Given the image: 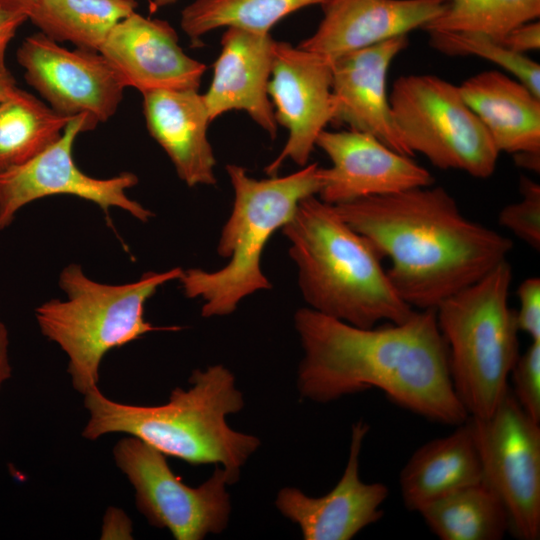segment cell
Returning <instances> with one entry per match:
<instances>
[{"instance_id":"obj_1","label":"cell","mask_w":540,"mask_h":540,"mask_svg":"<svg viewBox=\"0 0 540 540\" xmlns=\"http://www.w3.org/2000/svg\"><path fill=\"white\" fill-rule=\"evenodd\" d=\"M294 325L304 351L298 369L302 397L328 403L377 388L429 421L458 426L469 418L452 384L435 309L415 310L402 323L362 328L304 307Z\"/></svg>"},{"instance_id":"obj_2","label":"cell","mask_w":540,"mask_h":540,"mask_svg":"<svg viewBox=\"0 0 540 540\" xmlns=\"http://www.w3.org/2000/svg\"><path fill=\"white\" fill-rule=\"evenodd\" d=\"M391 266L387 275L413 309H436L507 260L513 242L467 218L441 186L334 205Z\"/></svg>"},{"instance_id":"obj_3","label":"cell","mask_w":540,"mask_h":540,"mask_svg":"<svg viewBox=\"0 0 540 540\" xmlns=\"http://www.w3.org/2000/svg\"><path fill=\"white\" fill-rule=\"evenodd\" d=\"M188 389L176 387L165 404L138 406L107 398L97 387L84 395L89 419L82 435L88 440L111 433L136 437L191 465L215 464L239 480L241 468L260 446L256 436L233 430L229 414L244 406L233 373L223 365L195 369Z\"/></svg>"},{"instance_id":"obj_4","label":"cell","mask_w":540,"mask_h":540,"mask_svg":"<svg viewBox=\"0 0 540 540\" xmlns=\"http://www.w3.org/2000/svg\"><path fill=\"white\" fill-rule=\"evenodd\" d=\"M281 229L309 308L362 328L402 323L414 313L393 287L380 254L334 205L306 197Z\"/></svg>"},{"instance_id":"obj_5","label":"cell","mask_w":540,"mask_h":540,"mask_svg":"<svg viewBox=\"0 0 540 540\" xmlns=\"http://www.w3.org/2000/svg\"><path fill=\"white\" fill-rule=\"evenodd\" d=\"M318 171V164L312 163L289 175L256 179L240 165H226L234 201L217 253L229 261L215 271L183 270L178 279L186 297L202 299L203 317L229 315L247 296L271 289L261 268L264 248L291 219L300 201L318 194Z\"/></svg>"},{"instance_id":"obj_6","label":"cell","mask_w":540,"mask_h":540,"mask_svg":"<svg viewBox=\"0 0 540 540\" xmlns=\"http://www.w3.org/2000/svg\"><path fill=\"white\" fill-rule=\"evenodd\" d=\"M183 269L146 272L136 281L112 285L90 279L78 264L65 267L59 286L65 300L52 299L35 310L42 334L68 357L74 389L85 395L97 387L105 354L152 331H176L145 320V303L163 284L178 280Z\"/></svg>"},{"instance_id":"obj_7","label":"cell","mask_w":540,"mask_h":540,"mask_svg":"<svg viewBox=\"0 0 540 540\" xmlns=\"http://www.w3.org/2000/svg\"><path fill=\"white\" fill-rule=\"evenodd\" d=\"M512 279L504 260L435 309L452 384L469 417L493 413L520 354L516 314L508 305Z\"/></svg>"},{"instance_id":"obj_8","label":"cell","mask_w":540,"mask_h":540,"mask_svg":"<svg viewBox=\"0 0 540 540\" xmlns=\"http://www.w3.org/2000/svg\"><path fill=\"white\" fill-rule=\"evenodd\" d=\"M393 121L411 155L435 167L490 177L499 151L459 86L435 75L398 77L389 94Z\"/></svg>"},{"instance_id":"obj_9","label":"cell","mask_w":540,"mask_h":540,"mask_svg":"<svg viewBox=\"0 0 540 540\" xmlns=\"http://www.w3.org/2000/svg\"><path fill=\"white\" fill-rule=\"evenodd\" d=\"M113 456L135 489L138 510L152 526L169 530L176 540H201L227 527L231 503L226 486L231 480L222 467L216 465L205 482L191 487L173 473L164 454L136 437L118 441Z\"/></svg>"},{"instance_id":"obj_10","label":"cell","mask_w":540,"mask_h":540,"mask_svg":"<svg viewBox=\"0 0 540 540\" xmlns=\"http://www.w3.org/2000/svg\"><path fill=\"white\" fill-rule=\"evenodd\" d=\"M483 482L503 503L509 531L540 538V423L521 408L510 388L491 415L469 417Z\"/></svg>"},{"instance_id":"obj_11","label":"cell","mask_w":540,"mask_h":540,"mask_svg":"<svg viewBox=\"0 0 540 540\" xmlns=\"http://www.w3.org/2000/svg\"><path fill=\"white\" fill-rule=\"evenodd\" d=\"M16 57L44 102L64 116L86 117L89 131L118 110L126 86L99 51L71 50L37 32L23 40Z\"/></svg>"},{"instance_id":"obj_12","label":"cell","mask_w":540,"mask_h":540,"mask_svg":"<svg viewBox=\"0 0 540 540\" xmlns=\"http://www.w3.org/2000/svg\"><path fill=\"white\" fill-rule=\"evenodd\" d=\"M84 116L73 118L60 138L29 161L0 172V231L15 219L25 205L52 195H72L96 204L109 215L117 207L141 222L153 213L130 199L127 190L138 183L131 172L99 179L81 171L73 159V145L77 136L87 132Z\"/></svg>"},{"instance_id":"obj_13","label":"cell","mask_w":540,"mask_h":540,"mask_svg":"<svg viewBox=\"0 0 540 540\" xmlns=\"http://www.w3.org/2000/svg\"><path fill=\"white\" fill-rule=\"evenodd\" d=\"M268 94L278 126L288 131L281 152L265 168L267 175L274 176L288 159L307 165L319 134L332 122L331 60L276 41Z\"/></svg>"},{"instance_id":"obj_14","label":"cell","mask_w":540,"mask_h":540,"mask_svg":"<svg viewBox=\"0 0 540 540\" xmlns=\"http://www.w3.org/2000/svg\"><path fill=\"white\" fill-rule=\"evenodd\" d=\"M331 166L319 167L318 197L332 205L433 185L429 170L378 140L355 130H323L317 140Z\"/></svg>"},{"instance_id":"obj_15","label":"cell","mask_w":540,"mask_h":540,"mask_svg":"<svg viewBox=\"0 0 540 540\" xmlns=\"http://www.w3.org/2000/svg\"><path fill=\"white\" fill-rule=\"evenodd\" d=\"M368 424H353L349 456L343 475L326 495L310 497L295 487L282 488L276 507L296 523L305 540H350L383 516L388 487L365 483L360 477V453Z\"/></svg>"},{"instance_id":"obj_16","label":"cell","mask_w":540,"mask_h":540,"mask_svg":"<svg viewBox=\"0 0 540 540\" xmlns=\"http://www.w3.org/2000/svg\"><path fill=\"white\" fill-rule=\"evenodd\" d=\"M99 52L126 88L141 94L156 90H199L206 66L188 56L168 21L136 13L117 23Z\"/></svg>"},{"instance_id":"obj_17","label":"cell","mask_w":540,"mask_h":540,"mask_svg":"<svg viewBox=\"0 0 540 540\" xmlns=\"http://www.w3.org/2000/svg\"><path fill=\"white\" fill-rule=\"evenodd\" d=\"M407 45L408 37L402 35L331 60L332 122L371 134L389 148L412 156L395 127L387 93L389 67Z\"/></svg>"},{"instance_id":"obj_18","label":"cell","mask_w":540,"mask_h":540,"mask_svg":"<svg viewBox=\"0 0 540 540\" xmlns=\"http://www.w3.org/2000/svg\"><path fill=\"white\" fill-rule=\"evenodd\" d=\"M274 40L270 33L227 27L204 102L211 122L229 111H243L272 139L278 124L268 94Z\"/></svg>"},{"instance_id":"obj_19","label":"cell","mask_w":540,"mask_h":540,"mask_svg":"<svg viewBox=\"0 0 540 540\" xmlns=\"http://www.w3.org/2000/svg\"><path fill=\"white\" fill-rule=\"evenodd\" d=\"M448 0H327L315 32L297 46L333 60L424 28Z\"/></svg>"},{"instance_id":"obj_20","label":"cell","mask_w":540,"mask_h":540,"mask_svg":"<svg viewBox=\"0 0 540 540\" xmlns=\"http://www.w3.org/2000/svg\"><path fill=\"white\" fill-rule=\"evenodd\" d=\"M142 96L148 132L166 152L179 178L189 187L216 184V159L208 139L211 120L203 94L185 89Z\"/></svg>"},{"instance_id":"obj_21","label":"cell","mask_w":540,"mask_h":540,"mask_svg":"<svg viewBox=\"0 0 540 540\" xmlns=\"http://www.w3.org/2000/svg\"><path fill=\"white\" fill-rule=\"evenodd\" d=\"M497 150L540 152V97L498 70L478 73L459 85Z\"/></svg>"},{"instance_id":"obj_22","label":"cell","mask_w":540,"mask_h":540,"mask_svg":"<svg viewBox=\"0 0 540 540\" xmlns=\"http://www.w3.org/2000/svg\"><path fill=\"white\" fill-rule=\"evenodd\" d=\"M481 481V459L469 418L451 434L430 440L415 450L399 475L403 503L416 512L455 490Z\"/></svg>"},{"instance_id":"obj_23","label":"cell","mask_w":540,"mask_h":540,"mask_svg":"<svg viewBox=\"0 0 540 540\" xmlns=\"http://www.w3.org/2000/svg\"><path fill=\"white\" fill-rule=\"evenodd\" d=\"M418 513L441 540H500L509 531L503 503L483 481L455 490Z\"/></svg>"},{"instance_id":"obj_24","label":"cell","mask_w":540,"mask_h":540,"mask_svg":"<svg viewBox=\"0 0 540 540\" xmlns=\"http://www.w3.org/2000/svg\"><path fill=\"white\" fill-rule=\"evenodd\" d=\"M136 7V0H41L28 20L58 43L99 51L113 27Z\"/></svg>"},{"instance_id":"obj_25","label":"cell","mask_w":540,"mask_h":540,"mask_svg":"<svg viewBox=\"0 0 540 540\" xmlns=\"http://www.w3.org/2000/svg\"><path fill=\"white\" fill-rule=\"evenodd\" d=\"M73 118L17 86L0 104V172L19 166L62 135Z\"/></svg>"},{"instance_id":"obj_26","label":"cell","mask_w":540,"mask_h":540,"mask_svg":"<svg viewBox=\"0 0 540 540\" xmlns=\"http://www.w3.org/2000/svg\"><path fill=\"white\" fill-rule=\"evenodd\" d=\"M327 0H194L180 15V26L198 46L201 38L218 28L238 27L270 33L286 16L305 7L323 5Z\"/></svg>"},{"instance_id":"obj_27","label":"cell","mask_w":540,"mask_h":540,"mask_svg":"<svg viewBox=\"0 0 540 540\" xmlns=\"http://www.w3.org/2000/svg\"><path fill=\"white\" fill-rule=\"evenodd\" d=\"M540 17V0H448L423 29L487 36L500 42L514 28Z\"/></svg>"},{"instance_id":"obj_28","label":"cell","mask_w":540,"mask_h":540,"mask_svg":"<svg viewBox=\"0 0 540 540\" xmlns=\"http://www.w3.org/2000/svg\"><path fill=\"white\" fill-rule=\"evenodd\" d=\"M429 44L447 55H474L505 69L540 97V65L487 36L474 33L430 31Z\"/></svg>"},{"instance_id":"obj_29","label":"cell","mask_w":540,"mask_h":540,"mask_svg":"<svg viewBox=\"0 0 540 540\" xmlns=\"http://www.w3.org/2000/svg\"><path fill=\"white\" fill-rule=\"evenodd\" d=\"M522 199L502 208L499 224L534 250L540 249V186L528 177L520 179Z\"/></svg>"},{"instance_id":"obj_30","label":"cell","mask_w":540,"mask_h":540,"mask_svg":"<svg viewBox=\"0 0 540 540\" xmlns=\"http://www.w3.org/2000/svg\"><path fill=\"white\" fill-rule=\"evenodd\" d=\"M510 375L515 399L531 419L540 423V340L531 341L519 354Z\"/></svg>"},{"instance_id":"obj_31","label":"cell","mask_w":540,"mask_h":540,"mask_svg":"<svg viewBox=\"0 0 540 540\" xmlns=\"http://www.w3.org/2000/svg\"><path fill=\"white\" fill-rule=\"evenodd\" d=\"M519 309L515 311L519 331L531 341L540 340V278L529 277L517 289Z\"/></svg>"},{"instance_id":"obj_32","label":"cell","mask_w":540,"mask_h":540,"mask_svg":"<svg viewBox=\"0 0 540 540\" xmlns=\"http://www.w3.org/2000/svg\"><path fill=\"white\" fill-rule=\"evenodd\" d=\"M507 49L524 54L540 48V22L535 20L510 31L501 41Z\"/></svg>"},{"instance_id":"obj_33","label":"cell","mask_w":540,"mask_h":540,"mask_svg":"<svg viewBox=\"0 0 540 540\" xmlns=\"http://www.w3.org/2000/svg\"><path fill=\"white\" fill-rule=\"evenodd\" d=\"M28 17L0 0V71L8 70L5 63L9 43L15 37L20 26Z\"/></svg>"},{"instance_id":"obj_34","label":"cell","mask_w":540,"mask_h":540,"mask_svg":"<svg viewBox=\"0 0 540 540\" xmlns=\"http://www.w3.org/2000/svg\"><path fill=\"white\" fill-rule=\"evenodd\" d=\"M133 525L124 511L109 507L103 518L101 539H132Z\"/></svg>"},{"instance_id":"obj_35","label":"cell","mask_w":540,"mask_h":540,"mask_svg":"<svg viewBox=\"0 0 540 540\" xmlns=\"http://www.w3.org/2000/svg\"><path fill=\"white\" fill-rule=\"evenodd\" d=\"M8 345V331L5 324L0 319V389L3 383L12 376V367L8 356Z\"/></svg>"},{"instance_id":"obj_36","label":"cell","mask_w":540,"mask_h":540,"mask_svg":"<svg viewBox=\"0 0 540 540\" xmlns=\"http://www.w3.org/2000/svg\"><path fill=\"white\" fill-rule=\"evenodd\" d=\"M515 163L524 169L539 172L540 152H521L513 154Z\"/></svg>"},{"instance_id":"obj_37","label":"cell","mask_w":540,"mask_h":540,"mask_svg":"<svg viewBox=\"0 0 540 540\" xmlns=\"http://www.w3.org/2000/svg\"><path fill=\"white\" fill-rule=\"evenodd\" d=\"M10 8L25 14L29 17L33 9L41 0H2Z\"/></svg>"},{"instance_id":"obj_38","label":"cell","mask_w":540,"mask_h":540,"mask_svg":"<svg viewBox=\"0 0 540 540\" xmlns=\"http://www.w3.org/2000/svg\"><path fill=\"white\" fill-rule=\"evenodd\" d=\"M16 86V81L8 70L0 71V104Z\"/></svg>"},{"instance_id":"obj_39","label":"cell","mask_w":540,"mask_h":540,"mask_svg":"<svg viewBox=\"0 0 540 540\" xmlns=\"http://www.w3.org/2000/svg\"><path fill=\"white\" fill-rule=\"evenodd\" d=\"M178 0H152V5L155 8L164 7L175 4Z\"/></svg>"}]
</instances>
